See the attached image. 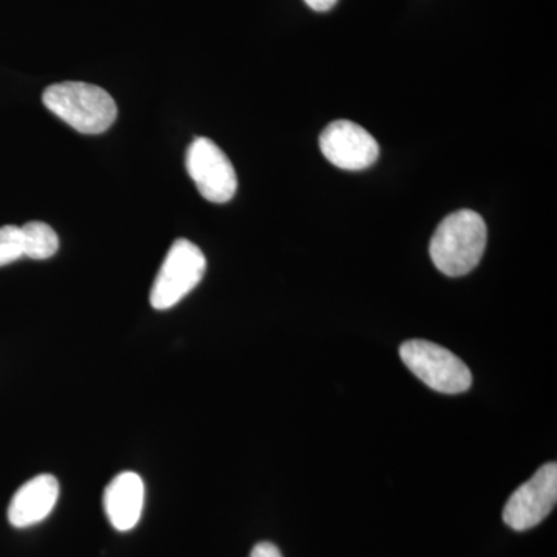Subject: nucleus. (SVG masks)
<instances>
[{"label": "nucleus", "instance_id": "f257e3e1", "mask_svg": "<svg viewBox=\"0 0 557 557\" xmlns=\"http://www.w3.org/2000/svg\"><path fill=\"white\" fill-rule=\"evenodd\" d=\"M486 240V223L482 215L471 209H460L440 223L429 252L438 271L449 277H460L479 265Z\"/></svg>", "mask_w": 557, "mask_h": 557}, {"label": "nucleus", "instance_id": "f03ea898", "mask_svg": "<svg viewBox=\"0 0 557 557\" xmlns=\"http://www.w3.org/2000/svg\"><path fill=\"white\" fill-rule=\"evenodd\" d=\"M51 113L81 134H102L115 123L119 109L109 91L87 83L53 84L42 95Z\"/></svg>", "mask_w": 557, "mask_h": 557}, {"label": "nucleus", "instance_id": "7ed1b4c3", "mask_svg": "<svg viewBox=\"0 0 557 557\" xmlns=\"http://www.w3.org/2000/svg\"><path fill=\"white\" fill-rule=\"evenodd\" d=\"M399 357L413 375L442 394H463L471 387L472 375L468 366L448 348L431 341H406L399 347Z\"/></svg>", "mask_w": 557, "mask_h": 557}, {"label": "nucleus", "instance_id": "20e7f679", "mask_svg": "<svg viewBox=\"0 0 557 557\" xmlns=\"http://www.w3.org/2000/svg\"><path fill=\"white\" fill-rule=\"evenodd\" d=\"M207 271V258L196 244L178 239L172 244L150 289V306L170 310L188 296Z\"/></svg>", "mask_w": 557, "mask_h": 557}, {"label": "nucleus", "instance_id": "39448f33", "mask_svg": "<svg viewBox=\"0 0 557 557\" xmlns=\"http://www.w3.org/2000/svg\"><path fill=\"white\" fill-rule=\"evenodd\" d=\"M186 170L203 199L226 203L237 190V175L228 157L209 138H196L186 153Z\"/></svg>", "mask_w": 557, "mask_h": 557}, {"label": "nucleus", "instance_id": "423d86ee", "mask_svg": "<svg viewBox=\"0 0 557 557\" xmlns=\"http://www.w3.org/2000/svg\"><path fill=\"white\" fill-rule=\"evenodd\" d=\"M556 502L557 465L552 461L511 494L505 505L504 522L516 531L531 530L548 518Z\"/></svg>", "mask_w": 557, "mask_h": 557}, {"label": "nucleus", "instance_id": "0eeeda50", "mask_svg": "<svg viewBox=\"0 0 557 557\" xmlns=\"http://www.w3.org/2000/svg\"><path fill=\"white\" fill-rule=\"evenodd\" d=\"M319 146L325 159L344 171L368 170L380 157L379 141L354 121L330 123L319 137Z\"/></svg>", "mask_w": 557, "mask_h": 557}, {"label": "nucleus", "instance_id": "6e6552de", "mask_svg": "<svg viewBox=\"0 0 557 557\" xmlns=\"http://www.w3.org/2000/svg\"><path fill=\"white\" fill-rule=\"evenodd\" d=\"M60 497V482L54 475L42 474L28 480L16 491L9 507V520L14 528H27L49 518Z\"/></svg>", "mask_w": 557, "mask_h": 557}, {"label": "nucleus", "instance_id": "1a4fd4ad", "mask_svg": "<svg viewBox=\"0 0 557 557\" xmlns=\"http://www.w3.org/2000/svg\"><path fill=\"white\" fill-rule=\"evenodd\" d=\"M145 505V483L135 472H121L104 491L106 515L119 531L137 527Z\"/></svg>", "mask_w": 557, "mask_h": 557}, {"label": "nucleus", "instance_id": "9d476101", "mask_svg": "<svg viewBox=\"0 0 557 557\" xmlns=\"http://www.w3.org/2000/svg\"><path fill=\"white\" fill-rule=\"evenodd\" d=\"M22 247L25 258L46 260L53 258L60 249V239L51 226L44 222H28L21 226Z\"/></svg>", "mask_w": 557, "mask_h": 557}, {"label": "nucleus", "instance_id": "9b49d317", "mask_svg": "<svg viewBox=\"0 0 557 557\" xmlns=\"http://www.w3.org/2000/svg\"><path fill=\"white\" fill-rule=\"evenodd\" d=\"M24 258L20 226L7 225L0 228V267L10 265Z\"/></svg>", "mask_w": 557, "mask_h": 557}, {"label": "nucleus", "instance_id": "f8f14e48", "mask_svg": "<svg viewBox=\"0 0 557 557\" xmlns=\"http://www.w3.org/2000/svg\"><path fill=\"white\" fill-rule=\"evenodd\" d=\"M249 557H282V553L278 552L276 545L270 544V542H260L252 548Z\"/></svg>", "mask_w": 557, "mask_h": 557}, {"label": "nucleus", "instance_id": "ddd939ff", "mask_svg": "<svg viewBox=\"0 0 557 557\" xmlns=\"http://www.w3.org/2000/svg\"><path fill=\"white\" fill-rule=\"evenodd\" d=\"M304 2H306L311 10L321 11L322 13V11L332 10L338 0H304Z\"/></svg>", "mask_w": 557, "mask_h": 557}]
</instances>
